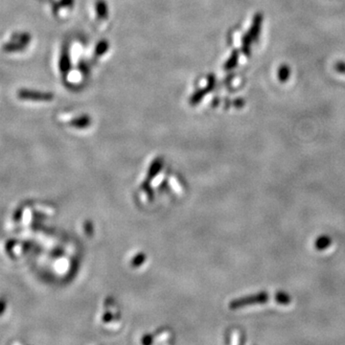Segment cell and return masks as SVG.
<instances>
[{"instance_id": "52a82bcc", "label": "cell", "mask_w": 345, "mask_h": 345, "mask_svg": "<svg viewBox=\"0 0 345 345\" xmlns=\"http://www.w3.org/2000/svg\"><path fill=\"white\" fill-rule=\"evenodd\" d=\"M96 13L99 18H106L108 15V7L104 0H98L96 2Z\"/></svg>"}, {"instance_id": "5b68a950", "label": "cell", "mask_w": 345, "mask_h": 345, "mask_svg": "<svg viewBox=\"0 0 345 345\" xmlns=\"http://www.w3.org/2000/svg\"><path fill=\"white\" fill-rule=\"evenodd\" d=\"M277 76H278V80L280 81L281 83L287 82L288 80L290 79V76H291L290 66L287 65H281L280 67L278 68Z\"/></svg>"}, {"instance_id": "4fadbf2b", "label": "cell", "mask_w": 345, "mask_h": 345, "mask_svg": "<svg viewBox=\"0 0 345 345\" xmlns=\"http://www.w3.org/2000/svg\"><path fill=\"white\" fill-rule=\"evenodd\" d=\"M73 4V0H62L61 5L62 6H71Z\"/></svg>"}, {"instance_id": "ba28073f", "label": "cell", "mask_w": 345, "mask_h": 345, "mask_svg": "<svg viewBox=\"0 0 345 345\" xmlns=\"http://www.w3.org/2000/svg\"><path fill=\"white\" fill-rule=\"evenodd\" d=\"M70 66H71V64H70L69 54L66 51H64V53L61 57V62H60L61 71H63L64 73L68 71L70 69Z\"/></svg>"}, {"instance_id": "8fae6325", "label": "cell", "mask_w": 345, "mask_h": 345, "mask_svg": "<svg viewBox=\"0 0 345 345\" xmlns=\"http://www.w3.org/2000/svg\"><path fill=\"white\" fill-rule=\"evenodd\" d=\"M334 69H335V71L338 72L339 74L345 75V62H343V61L336 62L335 65H334Z\"/></svg>"}, {"instance_id": "9c48e42d", "label": "cell", "mask_w": 345, "mask_h": 345, "mask_svg": "<svg viewBox=\"0 0 345 345\" xmlns=\"http://www.w3.org/2000/svg\"><path fill=\"white\" fill-rule=\"evenodd\" d=\"M89 123H90L89 117L82 116V117H79V118H76V119L72 120L70 124H71L72 126H76V127L83 128V127H86L87 125H89Z\"/></svg>"}, {"instance_id": "7a4b0ae2", "label": "cell", "mask_w": 345, "mask_h": 345, "mask_svg": "<svg viewBox=\"0 0 345 345\" xmlns=\"http://www.w3.org/2000/svg\"><path fill=\"white\" fill-rule=\"evenodd\" d=\"M20 97L22 99H29L33 101H43L49 102L53 100L54 96L51 93H43L37 91H30V90H22L20 92Z\"/></svg>"}, {"instance_id": "7c38bea8", "label": "cell", "mask_w": 345, "mask_h": 345, "mask_svg": "<svg viewBox=\"0 0 345 345\" xmlns=\"http://www.w3.org/2000/svg\"><path fill=\"white\" fill-rule=\"evenodd\" d=\"M233 104H234V107H235V108H243L244 105H245V102H244V100H243V99L239 98V99H236V100L234 101Z\"/></svg>"}, {"instance_id": "30bf717a", "label": "cell", "mask_w": 345, "mask_h": 345, "mask_svg": "<svg viewBox=\"0 0 345 345\" xmlns=\"http://www.w3.org/2000/svg\"><path fill=\"white\" fill-rule=\"evenodd\" d=\"M108 50V43L107 41H101L95 47V54L97 56L104 55Z\"/></svg>"}, {"instance_id": "8992f818", "label": "cell", "mask_w": 345, "mask_h": 345, "mask_svg": "<svg viewBox=\"0 0 345 345\" xmlns=\"http://www.w3.org/2000/svg\"><path fill=\"white\" fill-rule=\"evenodd\" d=\"M238 61H239V51L234 50L232 52L229 59L226 61V63L223 65V68L225 70L233 69L237 65Z\"/></svg>"}, {"instance_id": "277c9868", "label": "cell", "mask_w": 345, "mask_h": 345, "mask_svg": "<svg viewBox=\"0 0 345 345\" xmlns=\"http://www.w3.org/2000/svg\"><path fill=\"white\" fill-rule=\"evenodd\" d=\"M252 43H253V41H252L251 35L248 33L244 34L243 39H242V51H243L244 56H246V57H250L251 54H252Z\"/></svg>"}, {"instance_id": "3957f363", "label": "cell", "mask_w": 345, "mask_h": 345, "mask_svg": "<svg viewBox=\"0 0 345 345\" xmlns=\"http://www.w3.org/2000/svg\"><path fill=\"white\" fill-rule=\"evenodd\" d=\"M263 20H264V16H263V14H261V13H257L253 16L252 27L248 31V34L252 36L253 43L257 42V40L259 39V35L261 33L262 24H263Z\"/></svg>"}, {"instance_id": "6da1fadb", "label": "cell", "mask_w": 345, "mask_h": 345, "mask_svg": "<svg viewBox=\"0 0 345 345\" xmlns=\"http://www.w3.org/2000/svg\"><path fill=\"white\" fill-rule=\"evenodd\" d=\"M215 76L212 75V74H210L208 76V79H207V86H205L204 88H202V89L198 90L197 92H195V93L193 94V96L190 98V104H191V105H196V104L200 103V102L202 100V98H203L206 94H208L209 92L215 87Z\"/></svg>"}]
</instances>
